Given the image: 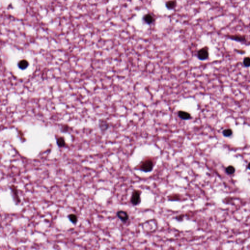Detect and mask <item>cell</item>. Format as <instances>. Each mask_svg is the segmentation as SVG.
Here are the masks:
<instances>
[{
  "label": "cell",
  "instance_id": "obj_16",
  "mask_svg": "<svg viewBox=\"0 0 250 250\" xmlns=\"http://www.w3.org/2000/svg\"><path fill=\"white\" fill-rule=\"evenodd\" d=\"M184 215H180V216H177V217H176V220H178L179 221H181L182 220H183V217H184Z\"/></svg>",
  "mask_w": 250,
  "mask_h": 250
},
{
  "label": "cell",
  "instance_id": "obj_12",
  "mask_svg": "<svg viewBox=\"0 0 250 250\" xmlns=\"http://www.w3.org/2000/svg\"><path fill=\"white\" fill-rule=\"evenodd\" d=\"M68 218L69 220L73 224H76L78 221V217L75 214H70L68 215Z\"/></svg>",
  "mask_w": 250,
  "mask_h": 250
},
{
  "label": "cell",
  "instance_id": "obj_2",
  "mask_svg": "<svg viewBox=\"0 0 250 250\" xmlns=\"http://www.w3.org/2000/svg\"><path fill=\"white\" fill-rule=\"evenodd\" d=\"M141 191L139 190H135L133 191L131 195L130 202L134 206H136L141 203Z\"/></svg>",
  "mask_w": 250,
  "mask_h": 250
},
{
  "label": "cell",
  "instance_id": "obj_13",
  "mask_svg": "<svg viewBox=\"0 0 250 250\" xmlns=\"http://www.w3.org/2000/svg\"><path fill=\"white\" fill-rule=\"evenodd\" d=\"M232 130L230 128H227L223 130L222 132V134L223 136L225 137H230L232 134Z\"/></svg>",
  "mask_w": 250,
  "mask_h": 250
},
{
  "label": "cell",
  "instance_id": "obj_11",
  "mask_svg": "<svg viewBox=\"0 0 250 250\" xmlns=\"http://www.w3.org/2000/svg\"><path fill=\"white\" fill-rule=\"evenodd\" d=\"M176 6V3L175 1H169L166 3V7L167 8L170 10H172L175 8Z\"/></svg>",
  "mask_w": 250,
  "mask_h": 250
},
{
  "label": "cell",
  "instance_id": "obj_17",
  "mask_svg": "<svg viewBox=\"0 0 250 250\" xmlns=\"http://www.w3.org/2000/svg\"><path fill=\"white\" fill-rule=\"evenodd\" d=\"M248 168L250 169V163H249V165H248Z\"/></svg>",
  "mask_w": 250,
  "mask_h": 250
},
{
  "label": "cell",
  "instance_id": "obj_15",
  "mask_svg": "<svg viewBox=\"0 0 250 250\" xmlns=\"http://www.w3.org/2000/svg\"><path fill=\"white\" fill-rule=\"evenodd\" d=\"M244 66L246 67H250V57H247L245 58L243 60Z\"/></svg>",
  "mask_w": 250,
  "mask_h": 250
},
{
  "label": "cell",
  "instance_id": "obj_4",
  "mask_svg": "<svg viewBox=\"0 0 250 250\" xmlns=\"http://www.w3.org/2000/svg\"><path fill=\"white\" fill-rule=\"evenodd\" d=\"M117 216L118 218L120 219L123 222H126L129 219V216L128 213L125 211L123 210H119L116 213Z\"/></svg>",
  "mask_w": 250,
  "mask_h": 250
},
{
  "label": "cell",
  "instance_id": "obj_6",
  "mask_svg": "<svg viewBox=\"0 0 250 250\" xmlns=\"http://www.w3.org/2000/svg\"><path fill=\"white\" fill-rule=\"evenodd\" d=\"M178 115L181 119L183 120H189L191 118V115L189 112L184 111H179Z\"/></svg>",
  "mask_w": 250,
  "mask_h": 250
},
{
  "label": "cell",
  "instance_id": "obj_3",
  "mask_svg": "<svg viewBox=\"0 0 250 250\" xmlns=\"http://www.w3.org/2000/svg\"><path fill=\"white\" fill-rule=\"evenodd\" d=\"M209 55V54L208 48H204L198 51L197 52V57L200 60H205L208 59Z\"/></svg>",
  "mask_w": 250,
  "mask_h": 250
},
{
  "label": "cell",
  "instance_id": "obj_10",
  "mask_svg": "<svg viewBox=\"0 0 250 250\" xmlns=\"http://www.w3.org/2000/svg\"><path fill=\"white\" fill-rule=\"evenodd\" d=\"M57 144L60 148H62V147L65 146L66 144L64 138L62 137L58 138L57 139Z\"/></svg>",
  "mask_w": 250,
  "mask_h": 250
},
{
  "label": "cell",
  "instance_id": "obj_1",
  "mask_svg": "<svg viewBox=\"0 0 250 250\" xmlns=\"http://www.w3.org/2000/svg\"><path fill=\"white\" fill-rule=\"evenodd\" d=\"M154 163L150 158H146L143 160L140 164L139 169L144 172H150L153 169Z\"/></svg>",
  "mask_w": 250,
  "mask_h": 250
},
{
  "label": "cell",
  "instance_id": "obj_5",
  "mask_svg": "<svg viewBox=\"0 0 250 250\" xmlns=\"http://www.w3.org/2000/svg\"><path fill=\"white\" fill-rule=\"evenodd\" d=\"M227 37L231 40L239 42H243L246 41V38H245L244 36L239 35L227 36Z\"/></svg>",
  "mask_w": 250,
  "mask_h": 250
},
{
  "label": "cell",
  "instance_id": "obj_14",
  "mask_svg": "<svg viewBox=\"0 0 250 250\" xmlns=\"http://www.w3.org/2000/svg\"><path fill=\"white\" fill-rule=\"evenodd\" d=\"M226 171L229 174H232L235 172V168L232 166H229L226 168Z\"/></svg>",
  "mask_w": 250,
  "mask_h": 250
},
{
  "label": "cell",
  "instance_id": "obj_8",
  "mask_svg": "<svg viewBox=\"0 0 250 250\" xmlns=\"http://www.w3.org/2000/svg\"><path fill=\"white\" fill-rule=\"evenodd\" d=\"M29 62L26 60H21L19 62L18 66L21 69L25 70L26 68H27V67L29 66Z\"/></svg>",
  "mask_w": 250,
  "mask_h": 250
},
{
  "label": "cell",
  "instance_id": "obj_7",
  "mask_svg": "<svg viewBox=\"0 0 250 250\" xmlns=\"http://www.w3.org/2000/svg\"><path fill=\"white\" fill-rule=\"evenodd\" d=\"M143 20L146 23L150 24L154 21V18L150 14H147L144 17Z\"/></svg>",
  "mask_w": 250,
  "mask_h": 250
},
{
  "label": "cell",
  "instance_id": "obj_9",
  "mask_svg": "<svg viewBox=\"0 0 250 250\" xmlns=\"http://www.w3.org/2000/svg\"><path fill=\"white\" fill-rule=\"evenodd\" d=\"M108 123L106 121L102 120L99 123V127L102 131H105L109 128Z\"/></svg>",
  "mask_w": 250,
  "mask_h": 250
}]
</instances>
